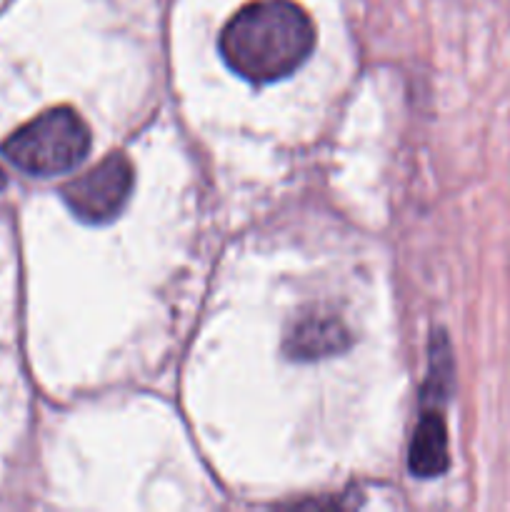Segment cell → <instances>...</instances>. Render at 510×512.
Listing matches in <instances>:
<instances>
[{
    "label": "cell",
    "instance_id": "obj_3",
    "mask_svg": "<svg viewBox=\"0 0 510 512\" xmlns=\"http://www.w3.org/2000/svg\"><path fill=\"white\" fill-rule=\"evenodd\" d=\"M450 355L443 338H433L430 375L425 385L423 408L408 450V468L415 478H438L448 468V430L443 420L445 390L450 385Z\"/></svg>",
    "mask_w": 510,
    "mask_h": 512
},
{
    "label": "cell",
    "instance_id": "obj_4",
    "mask_svg": "<svg viewBox=\"0 0 510 512\" xmlns=\"http://www.w3.org/2000/svg\"><path fill=\"white\" fill-rule=\"evenodd\" d=\"M133 190V165L123 153H110L88 173L63 185V200L78 220L103 225L118 218Z\"/></svg>",
    "mask_w": 510,
    "mask_h": 512
},
{
    "label": "cell",
    "instance_id": "obj_1",
    "mask_svg": "<svg viewBox=\"0 0 510 512\" xmlns=\"http://www.w3.org/2000/svg\"><path fill=\"white\" fill-rule=\"evenodd\" d=\"M313 20L290 0H255L240 8L220 33V55L243 80L268 85L288 78L310 58Z\"/></svg>",
    "mask_w": 510,
    "mask_h": 512
},
{
    "label": "cell",
    "instance_id": "obj_2",
    "mask_svg": "<svg viewBox=\"0 0 510 512\" xmlns=\"http://www.w3.org/2000/svg\"><path fill=\"white\" fill-rule=\"evenodd\" d=\"M90 153V130L70 108H53L15 130L3 155L28 175H60L78 168Z\"/></svg>",
    "mask_w": 510,
    "mask_h": 512
},
{
    "label": "cell",
    "instance_id": "obj_6",
    "mask_svg": "<svg viewBox=\"0 0 510 512\" xmlns=\"http://www.w3.org/2000/svg\"><path fill=\"white\" fill-rule=\"evenodd\" d=\"M5 183H8V180H5L3 170H0V193H3V190H5Z\"/></svg>",
    "mask_w": 510,
    "mask_h": 512
},
{
    "label": "cell",
    "instance_id": "obj_5",
    "mask_svg": "<svg viewBox=\"0 0 510 512\" xmlns=\"http://www.w3.org/2000/svg\"><path fill=\"white\" fill-rule=\"evenodd\" d=\"M350 345L348 328L335 315L308 313L290 328L285 350L295 360H315L340 353Z\"/></svg>",
    "mask_w": 510,
    "mask_h": 512
}]
</instances>
